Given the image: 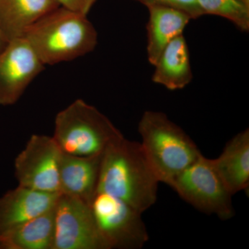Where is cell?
<instances>
[{"mask_svg":"<svg viewBox=\"0 0 249 249\" xmlns=\"http://www.w3.org/2000/svg\"><path fill=\"white\" fill-rule=\"evenodd\" d=\"M160 183L140 142L123 136L103 152L96 192L115 196L142 214L157 201Z\"/></svg>","mask_w":249,"mask_h":249,"instance_id":"6da1fadb","label":"cell"},{"mask_svg":"<svg viewBox=\"0 0 249 249\" xmlns=\"http://www.w3.org/2000/svg\"><path fill=\"white\" fill-rule=\"evenodd\" d=\"M24 37L44 65L74 60L98 44L97 31L86 15L62 6L40 18Z\"/></svg>","mask_w":249,"mask_h":249,"instance_id":"7a4b0ae2","label":"cell"},{"mask_svg":"<svg viewBox=\"0 0 249 249\" xmlns=\"http://www.w3.org/2000/svg\"><path fill=\"white\" fill-rule=\"evenodd\" d=\"M138 131L142 150L160 183L170 186L202 155L186 132L161 111H145Z\"/></svg>","mask_w":249,"mask_h":249,"instance_id":"3957f363","label":"cell"},{"mask_svg":"<svg viewBox=\"0 0 249 249\" xmlns=\"http://www.w3.org/2000/svg\"><path fill=\"white\" fill-rule=\"evenodd\" d=\"M123 136L107 116L83 100H76L55 116L53 137L67 155L102 154L111 142Z\"/></svg>","mask_w":249,"mask_h":249,"instance_id":"277c9868","label":"cell"},{"mask_svg":"<svg viewBox=\"0 0 249 249\" xmlns=\"http://www.w3.org/2000/svg\"><path fill=\"white\" fill-rule=\"evenodd\" d=\"M169 186L201 212L215 214L222 220L230 219L235 214L232 195L214 168L213 160L203 155L178 175Z\"/></svg>","mask_w":249,"mask_h":249,"instance_id":"5b68a950","label":"cell"},{"mask_svg":"<svg viewBox=\"0 0 249 249\" xmlns=\"http://www.w3.org/2000/svg\"><path fill=\"white\" fill-rule=\"evenodd\" d=\"M90 206L98 229L110 249H142L149 240L142 213L127 203L96 192Z\"/></svg>","mask_w":249,"mask_h":249,"instance_id":"8992f818","label":"cell"},{"mask_svg":"<svg viewBox=\"0 0 249 249\" xmlns=\"http://www.w3.org/2000/svg\"><path fill=\"white\" fill-rule=\"evenodd\" d=\"M52 249H110L98 229L89 204L60 194L54 208Z\"/></svg>","mask_w":249,"mask_h":249,"instance_id":"52a82bcc","label":"cell"},{"mask_svg":"<svg viewBox=\"0 0 249 249\" xmlns=\"http://www.w3.org/2000/svg\"><path fill=\"white\" fill-rule=\"evenodd\" d=\"M62 155L53 137L31 136L15 160V175L19 186L47 193H60Z\"/></svg>","mask_w":249,"mask_h":249,"instance_id":"ba28073f","label":"cell"},{"mask_svg":"<svg viewBox=\"0 0 249 249\" xmlns=\"http://www.w3.org/2000/svg\"><path fill=\"white\" fill-rule=\"evenodd\" d=\"M44 65L24 37L9 41L0 52V106L17 103Z\"/></svg>","mask_w":249,"mask_h":249,"instance_id":"9c48e42d","label":"cell"},{"mask_svg":"<svg viewBox=\"0 0 249 249\" xmlns=\"http://www.w3.org/2000/svg\"><path fill=\"white\" fill-rule=\"evenodd\" d=\"M61 193L19 186L0 197V233L53 209Z\"/></svg>","mask_w":249,"mask_h":249,"instance_id":"30bf717a","label":"cell"},{"mask_svg":"<svg viewBox=\"0 0 249 249\" xmlns=\"http://www.w3.org/2000/svg\"><path fill=\"white\" fill-rule=\"evenodd\" d=\"M102 154L86 157L62 152L60 165V193L91 204L97 191Z\"/></svg>","mask_w":249,"mask_h":249,"instance_id":"8fae6325","label":"cell"},{"mask_svg":"<svg viewBox=\"0 0 249 249\" xmlns=\"http://www.w3.org/2000/svg\"><path fill=\"white\" fill-rule=\"evenodd\" d=\"M152 80L170 91L182 89L193 80L189 49L183 34L174 38L155 62Z\"/></svg>","mask_w":249,"mask_h":249,"instance_id":"7c38bea8","label":"cell"},{"mask_svg":"<svg viewBox=\"0 0 249 249\" xmlns=\"http://www.w3.org/2000/svg\"><path fill=\"white\" fill-rule=\"evenodd\" d=\"M213 161L232 196L247 189L249 185V129L234 136Z\"/></svg>","mask_w":249,"mask_h":249,"instance_id":"4fadbf2b","label":"cell"},{"mask_svg":"<svg viewBox=\"0 0 249 249\" xmlns=\"http://www.w3.org/2000/svg\"><path fill=\"white\" fill-rule=\"evenodd\" d=\"M59 6L55 0H0V29L8 42L23 37L37 21Z\"/></svg>","mask_w":249,"mask_h":249,"instance_id":"5bb4252c","label":"cell"},{"mask_svg":"<svg viewBox=\"0 0 249 249\" xmlns=\"http://www.w3.org/2000/svg\"><path fill=\"white\" fill-rule=\"evenodd\" d=\"M147 9V57L150 64L154 65L165 47L183 34L192 19L188 14L171 8L151 6Z\"/></svg>","mask_w":249,"mask_h":249,"instance_id":"9a60e30c","label":"cell"},{"mask_svg":"<svg viewBox=\"0 0 249 249\" xmlns=\"http://www.w3.org/2000/svg\"><path fill=\"white\" fill-rule=\"evenodd\" d=\"M54 208L38 217L1 232L0 249H52Z\"/></svg>","mask_w":249,"mask_h":249,"instance_id":"2e32d148","label":"cell"},{"mask_svg":"<svg viewBox=\"0 0 249 249\" xmlns=\"http://www.w3.org/2000/svg\"><path fill=\"white\" fill-rule=\"evenodd\" d=\"M204 15L225 18L242 32L249 31V3L242 0H198Z\"/></svg>","mask_w":249,"mask_h":249,"instance_id":"e0dca14e","label":"cell"},{"mask_svg":"<svg viewBox=\"0 0 249 249\" xmlns=\"http://www.w3.org/2000/svg\"><path fill=\"white\" fill-rule=\"evenodd\" d=\"M147 8L162 6L178 10L188 14L192 19H198L204 16L198 0H134Z\"/></svg>","mask_w":249,"mask_h":249,"instance_id":"ac0fdd59","label":"cell"},{"mask_svg":"<svg viewBox=\"0 0 249 249\" xmlns=\"http://www.w3.org/2000/svg\"><path fill=\"white\" fill-rule=\"evenodd\" d=\"M62 7L88 15L97 0H55Z\"/></svg>","mask_w":249,"mask_h":249,"instance_id":"d6986e66","label":"cell"},{"mask_svg":"<svg viewBox=\"0 0 249 249\" xmlns=\"http://www.w3.org/2000/svg\"><path fill=\"white\" fill-rule=\"evenodd\" d=\"M8 41L5 38L4 35H3L2 32H1V29H0V52L4 49L6 47V44H7Z\"/></svg>","mask_w":249,"mask_h":249,"instance_id":"ffe728a7","label":"cell"},{"mask_svg":"<svg viewBox=\"0 0 249 249\" xmlns=\"http://www.w3.org/2000/svg\"><path fill=\"white\" fill-rule=\"evenodd\" d=\"M242 1H246V2L249 3V0H242Z\"/></svg>","mask_w":249,"mask_h":249,"instance_id":"44dd1931","label":"cell"}]
</instances>
